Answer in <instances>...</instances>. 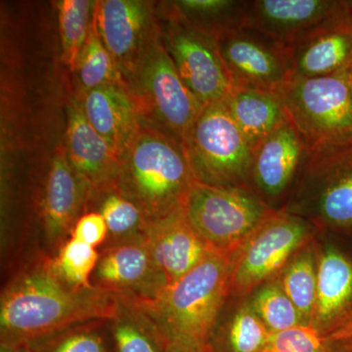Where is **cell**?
<instances>
[{
    "label": "cell",
    "mask_w": 352,
    "mask_h": 352,
    "mask_svg": "<svg viewBox=\"0 0 352 352\" xmlns=\"http://www.w3.org/2000/svg\"><path fill=\"white\" fill-rule=\"evenodd\" d=\"M214 38L234 85L275 94L293 76L288 50L258 32L232 27Z\"/></svg>",
    "instance_id": "obj_12"
},
{
    "label": "cell",
    "mask_w": 352,
    "mask_h": 352,
    "mask_svg": "<svg viewBox=\"0 0 352 352\" xmlns=\"http://www.w3.org/2000/svg\"><path fill=\"white\" fill-rule=\"evenodd\" d=\"M251 307L271 333L305 324L298 308L285 294L278 280H271L258 289Z\"/></svg>",
    "instance_id": "obj_30"
},
{
    "label": "cell",
    "mask_w": 352,
    "mask_h": 352,
    "mask_svg": "<svg viewBox=\"0 0 352 352\" xmlns=\"http://www.w3.org/2000/svg\"><path fill=\"white\" fill-rule=\"evenodd\" d=\"M349 67H351V68H352V57H351V64H349Z\"/></svg>",
    "instance_id": "obj_39"
},
{
    "label": "cell",
    "mask_w": 352,
    "mask_h": 352,
    "mask_svg": "<svg viewBox=\"0 0 352 352\" xmlns=\"http://www.w3.org/2000/svg\"><path fill=\"white\" fill-rule=\"evenodd\" d=\"M241 2L228 1V0H182L178 1L177 6L182 15L210 16L220 15L237 10Z\"/></svg>",
    "instance_id": "obj_34"
},
{
    "label": "cell",
    "mask_w": 352,
    "mask_h": 352,
    "mask_svg": "<svg viewBox=\"0 0 352 352\" xmlns=\"http://www.w3.org/2000/svg\"><path fill=\"white\" fill-rule=\"evenodd\" d=\"M351 317L352 261L329 249L317 259L316 303L310 325L329 331Z\"/></svg>",
    "instance_id": "obj_19"
},
{
    "label": "cell",
    "mask_w": 352,
    "mask_h": 352,
    "mask_svg": "<svg viewBox=\"0 0 352 352\" xmlns=\"http://www.w3.org/2000/svg\"><path fill=\"white\" fill-rule=\"evenodd\" d=\"M98 250V263L91 276L94 288L133 303L156 300L168 288L147 241L103 245Z\"/></svg>",
    "instance_id": "obj_13"
},
{
    "label": "cell",
    "mask_w": 352,
    "mask_h": 352,
    "mask_svg": "<svg viewBox=\"0 0 352 352\" xmlns=\"http://www.w3.org/2000/svg\"><path fill=\"white\" fill-rule=\"evenodd\" d=\"M0 352H32L28 344H0Z\"/></svg>",
    "instance_id": "obj_35"
},
{
    "label": "cell",
    "mask_w": 352,
    "mask_h": 352,
    "mask_svg": "<svg viewBox=\"0 0 352 352\" xmlns=\"http://www.w3.org/2000/svg\"><path fill=\"white\" fill-rule=\"evenodd\" d=\"M223 102L254 151L287 120L276 95L265 90L234 85Z\"/></svg>",
    "instance_id": "obj_22"
},
{
    "label": "cell",
    "mask_w": 352,
    "mask_h": 352,
    "mask_svg": "<svg viewBox=\"0 0 352 352\" xmlns=\"http://www.w3.org/2000/svg\"><path fill=\"white\" fill-rule=\"evenodd\" d=\"M328 333L314 325H298L272 333L263 352H339Z\"/></svg>",
    "instance_id": "obj_32"
},
{
    "label": "cell",
    "mask_w": 352,
    "mask_h": 352,
    "mask_svg": "<svg viewBox=\"0 0 352 352\" xmlns=\"http://www.w3.org/2000/svg\"><path fill=\"white\" fill-rule=\"evenodd\" d=\"M124 82L141 122L184 145L203 106L180 78L162 32L153 38Z\"/></svg>",
    "instance_id": "obj_4"
},
{
    "label": "cell",
    "mask_w": 352,
    "mask_h": 352,
    "mask_svg": "<svg viewBox=\"0 0 352 352\" xmlns=\"http://www.w3.org/2000/svg\"><path fill=\"white\" fill-rule=\"evenodd\" d=\"M195 182L183 145L141 122L120 156L113 187L152 223L182 212Z\"/></svg>",
    "instance_id": "obj_2"
},
{
    "label": "cell",
    "mask_w": 352,
    "mask_h": 352,
    "mask_svg": "<svg viewBox=\"0 0 352 352\" xmlns=\"http://www.w3.org/2000/svg\"><path fill=\"white\" fill-rule=\"evenodd\" d=\"M94 6L95 1L89 0H62L58 2L62 61L71 71H76L89 36Z\"/></svg>",
    "instance_id": "obj_28"
},
{
    "label": "cell",
    "mask_w": 352,
    "mask_h": 352,
    "mask_svg": "<svg viewBox=\"0 0 352 352\" xmlns=\"http://www.w3.org/2000/svg\"><path fill=\"white\" fill-rule=\"evenodd\" d=\"M0 296V344H28L76 324L111 319L119 300L94 288L75 289L52 258L36 252L7 273Z\"/></svg>",
    "instance_id": "obj_1"
},
{
    "label": "cell",
    "mask_w": 352,
    "mask_h": 352,
    "mask_svg": "<svg viewBox=\"0 0 352 352\" xmlns=\"http://www.w3.org/2000/svg\"><path fill=\"white\" fill-rule=\"evenodd\" d=\"M162 38L183 82L201 106L228 96L234 83L220 57L214 34L175 16Z\"/></svg>",
    "instance_id": "obj_9"
},
{
    "label": "cell",
    "mask_w": 352,
    "mask_h": 352,
    "mask_svg": "<svg viewBox=\"0 0 352 352\" xmlns=\"http://www.w3.org/2000/svg\"><path fill=\"white\" fill-rule=\"evenodd\" d=\"M271 335L270 329L248 305L238 310L224 325L217 324L210 352H263Z\"/></svg>",
    "instance_id": "obj_26"
},
{
    "label": "cell",
    "mask_w": 352,
    "mask_h": 352,
    "mask_svg": "<svg viewBox=\"0 0 352 352\" xmlns=\"http://www.w3.org/2000/svg\"><path fill=\"white\" fill-rule=\"evenodd\" d=\"M94 24L124 80L161 32L152 4L140 0L95 1Z\"/></svg>",
    "instance_id": "obj_14"
},
{
    "label": "cell",
    "mask_w": 352,
    "mask_h": 352,
    "mask_svg": "<svg viewBox=\"0 0 352 352\" xmlns=\"http://www.w3.org/2000/svg\"><path fill=\"white\" fill-rule=\"evenodd\" d=\"M110 329L115 352H166L170 346L148 315L126 300H119Z\"/></svg>",
    "instance_id": "obj_24"
},
{
    "label": "cell",
    "mask_w": 352,
    "mask_h": 352,
    "mask_svg": "<svg viewBox=\"0 0 352 352\" xmlns=\"http://www.w3.org/2000/svg\"><path fill=\"white\" fill-rule=\"evenodd\" d=\"M76 71L78 72L82 92L112 83L126 85L112 55L102 43L94 24V19Z\"/></svg>",
    "instance_id": "obj_29"
},
{
    "label": "cell",
    "mask_w": 352,
    "mask_h": 352,
    "mask_svg": "<svg viewBox=\"0 0 352 352\" xmlns=\"http://www.w3.org/2000/svg\"><path fill=\"white\" fill-rule=\"evenodd\" d=\"M346 19L344 2L258 0L242 2L240 27L270 38L287 50Z\"/></svg>",
    "instance_id": "obj_10"
},
{
    "label": "cell",
    "mask_w": 352,
    "mask_h": 352,
    "mask_svg": "<svg viewBox=\"0 0 352 352\" xmlns=\"http://www.w3.org/2000/svg\"><path fill=\"white\" fill-rule=\"evenodd\" d=\"M78 101L89 124L120 157L141 124L126 85H102L83 91Z\"/></svg>",
    "instance_id": "obj_18"
},
{
    "label": "cell",
    "mask_w": 352,
    "mask_h": 352,
    "mask_svg": "<svg viewBox=\"0 0 352 352\" xmlns=\"http://www.w3.org/2000/svg\"><path fill=\"white\" fill-rule=\"evenodd\" d=\"M99 259V250L80 241L69 238L56 256L53 267L72 288H92L91 276Z\"/></svg>",
    "instance_id": "obj_31"
},
{
    "label": "cell",
    "mask_w": 352,
    "mask_h": 352,
    "mask_svg": "<svg viewBox=\"0 0 352 352\" xmlns=\"http://www.w3.org/2000/svg\"><path fill=\"white\" fill-rule=\"evenodd\" d=\"M309 237L307 226L298 217L274 210L232 261L231 296H245L283 271Z\"/></svg>",
    "instance_id": "obj_8"
},
{
    "label": "cell",
    "mask_w": 352,
    "mask_h": 352,
    "mask_svg": "<svg viewBox=\"0 0 352 352\" xmlns=\"http://www.w3.org/2000/svg\"><path fill=\"white\" fill-rule=\"evenodd\" d=\"M274 94L305 148L351 135L349 67L317 78L292 76Z\"/></svg>",
    "instance_id": "obj_6"
},
{
    "label": "cell",
    "mask_w": 352,
    "mask_h": 352,
    "mask_svg": "<svg viewBox=\"0 0 352 352\" xmlns=\"http://www.w3.org/2000/svg\"><path fill=\"white\" fill-rule=\"evenodd\" d=\"M293 76L317 78L333 75L349 66L352 23L347 19L305 39L288 51Z\"/></svg>",
    "instance_id": "obj_21"
},
{
    "label": "cell",
    "mask_w": 352,
    "mask_h": 352,
    "mask_svg": "<svg viewBox=\"0 0 352 352\" xmlns=\"http://www.w3.org/2000/svg\"><path fill=\"white\" fill-rule=\"evenodd\" d=\"M71 238L99 249L108 238L105 219L99 212H85L76 221Z\"/></svg>",
    "instance_id": "obj_33"
},
{
    "label": "cell",
    "mask_w": 352,
    "mask_h": 352,
    "mask_svg": "<svg viewBox=\"0 0 352 352\" xmlns=\"http://www.w3.org/2000/svg\"><path fill=\"white\" fill-rule=\"evenodd\" d=\"M232 259L212 252L151 302L133 303L170 344L210 352V342L231 296Z\"/></svg>",
    "instance_id": "obj_3"
},
{
    "label": "cell",
    "mask_w": 352,
    "mask_h": 352,
    "mask_svg": "<svg viewBox=\"0 0 352 352\" xmlns=\"http://www.w3.org/2000/svg\"><path fill=\"white\" fill-rule=\"evenodd\" d=\"M146 241L168 286L214 252L194 230L183 210L149 223Z\"/></svg>",
    "instance_id": "obj_17"
},
{
    "label": "cell",
    "mask_w": 352,
    "mask_h": 352,
    "mask_svg": "<svg viewBox=\"0 0 352 352\" xmlns=\"http://www.w3.org/2000/svg\"><path fill=\"white\" fill-rule=\"evenodd\" d=\"M305 147L288 120L256 148L252 173L261 191L278 196L288 186L302 163Z\"/></svg>",
    "instance_id": "obj_20"
},
{
    "label": "cell",
    "mask_w": 352,
    "mask_h": 352,
    "mask_svg": "<svg viewBox=\"0 0 352 352\" xmlns=\"http://www.w3.org/2000/svg\"><path fill=\"white\" fill-rule=\"evenodd\" d=\"M65 152L78 176L94 194L112 188L120 157L89 124L78 99L69 103Z\"/></svg>",
    "instance_id": "obj_16"
},
{
    "label": "cell",
    "mask_w": 352,
    "mask_h": 352,
    "mask_svg": "<svg viewBox=\"0 0 352 352\" xmlns=\"http://www.w3.org/2000/svg\"><path fill=\"white\" fill-rule=\"evenodd\" d=\"M274 210L244 187L195 182L183 214L210 251L232 259Z\"/></svg>",
    "instance_id": "obj_5"
},
{
    "label": "cell",
    "mask_w": 352,
    "mask_h": 352,
    "mask_svg": "<svg viewBox=\"0 0 352 352\" xmlns=\"http://www.w3.org/2000/svg\"><path fill=\"white\" fill-rule=\"evenodd\" d=\"M183 147L196 182L242 187L252 173L254 150L223 101L203 106Z\"/></svg>",
    "instance_id": "obj_7"
},
{
    "label": "cell",
    "mask_w": 352,
    "mask_h": 352,
    "mask_svg": "<svg viewBox=\"0 0 352 352\" xmlns=\"http://www.w3.org/2000/svg\"><path fill=\"white\" fill-rule=\"evenodd\" d=\"M166 352H194V351H190V349H186V347L178 346V344H170V346H168V351H166Z\"/></svg>",
    "instance_id": "obj_36"
},
{
    "label": "cell",
    "mask_w": 352,
    "mask_h": 352,
    "mask_svg": "<svg viewBox=\"0 0 352 352\" xmlns=\"http://www.w3.org/2000/svg\"><path fill=\"white\" fill-rule=\"evenodd\" d=\"M89 207L94 208L88 212H99L107 224L108 238L103 245L146 240L149 222L140 208L115 187L94 194L87 212Z\"/></svg>",
    "instance_id": "obj_23"
},
{
    "label": "cell",
    "mask_w": 352,
    "mask_h": 352,
    "mask_svg": "<svg viewBox=\"0 0 352 352\" xmlns=\"http://www.w3.org/2000/svg\"><path fill=\"white\" fill-rule=\"evenodd\" d=\"M347 15L352 22V1H346Z\"/></svg>",
    "instance_id": "obj_37"
},
{
    "label": "cell",
    "mask_w": 352,
    "mask_h": 352,
    "mask_svg": "<svg viewBox=\"0 0 352 352\" xmlns=\"http://www.w3.org/2000/svg\"><path fill=\"white\" fill-rule=\"evenodd\" d=\"M91 191L74 170L64 146L55 150L39 203L36 252L54 258L72 237L76 221L87 212Z\"/></svg>",
    "instance_id": "obj_11"
},
{
    "label": "cell",
    "mask_w": 352,
    "mask_h": 352,
    "mask_svg": "<svg viewBox=\"0 0 352 352\" xmlns=\"http://www.w3.org/2000/svg\"><path fill=\"white\" fill-rule=\"evenodd\" d=\"M279 279L280 286L298 308L303 323L310 325L317 295V261L311 250L296 252Z\"/></svg>",
    "instance_id": "obj_27"
},
{
    "label": "cell",
    "mask_w": 352,
    "mask_h": 352,
    "mask_svg": "<svg viewBox=\"0 0 352 352\" xmlns=\"http://www.w3.org/2000/svg\"><path fill=\"white\" fill-rule=\"evenodd\" d=\"M308 176L325 186L319 197V214L336 226L352 224V134L346 138L305 148Z\"/></svg>",
    "instance_id": "obj_15"
},
{
    "label": "cell",
    "mask_w": 352,
    "mask_h": 352,
    "mask_svg": "<svg viewBox=\"0 0 352 352\" xmlns=\"http://www.w3.org/2000/svg\"><path fill=\"white\" fill-rule=\"evenodd\" d=\"M28 344L32 352H115L110 319L76 324Z\"/></svg>",
    "instance_id": "obj_25"
},
{
    "label": "cell",
    "mask_w": 352,
    "mask_h": 352,
    "mask_svg": "<svg viewBox=\"0 0 352 352\" xmlns=\"http://www.w3.org/2000/svg\"><path fill=\"white\" fill-rule=\"evenodd\" d=\"M349 85H351V90L352 94V68L349 66Z\"/></svg>",
    "instance_id": "obj_38"
}]
</instances>
